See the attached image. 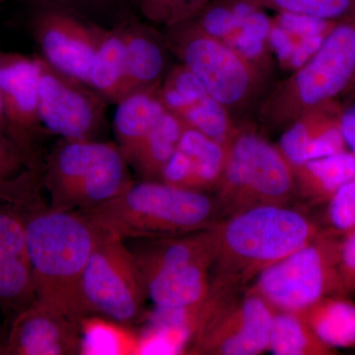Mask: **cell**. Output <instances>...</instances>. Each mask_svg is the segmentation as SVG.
<instances>
[{
  "label": "cell",
  "instance_id": "29",
  "mask_svg": "<svg viewBox=\"0 0 355 355\" xmlns=\"http://www.w3.org/2000/svg\"><path fill=\"white\" fill-rule=\"evenodd\" d=\"M209 0H132L140 19L168 28L193 19Z\"/></svg>",
  "mask_w": 355,
  "mask_h": 355
},
{
  "label": "cell",
  "instance_id": "40",
  "mask_svg": "<svg viewBox=\"0 0 355 355\" xmlns=\"http://www.w3.org/2000/svg\"><path fill=\"white\" fill-rule=\"evenodd\" d=\"M0 130L3 132L8 133V128H7L6 119H4L3 113H2L1 100H0Z\"/></svg>",
  "mask_w": 355,
  "mask_h": 355
},
{
  "label": "cell",
  "instance_id": "38",
  "mask_svg": "<svg viewBox=\"0 0 355 355\" xmlns=\"http://www.w3.org/2000/svg\"><path fill=\"white\" fill-rule=\"evenodd\" d=\"M273 24L272 18H270L265 12L263 8L254 11L253 14L249 16L242 25L240 26V31L247 33L263 41L268 42L270 36V30Z\"/></svg>",
  "mask_w": 355,
  "mask_h": 355
},
{
  "label": "cell",
  "instance_id": "24",
  "mask_svg": "<svg viewBox=\"0 0 355 355\" xmlns=\"http://www.w3.org/2000/svg\"><path fill=\"white\" fill-rule=\"evenodd\" d=\"M184 127L181 119L166 110L137 147L128 165L135 168L142 179L159 181L165 165L179 146Z\"/></svg>",
  "mask_w": 355,
  "mask_h": 355
},
{
  "label": "cell",
  "instance_id": "33",
  "mask_svg": "<svg viewBox=\"0 0 355 355\" xmlns=\"http://www.w3.org/2000/svg\"><path fill=\"white\" fill-rule=\"evenodd\" d=\"M272 19L275 24L280 26L282 29L297 40L305 37L327 35L335 24V22L331 21L287 11H279L277 15Z\"/></svg>",
  "mask_w": 355,
  "mask_h": 355
},
{
  "label": "cell",
  "instance_id": "39",
  "mask_svg": "<svg viewBox=\"0 0 355 355\" xmlns=\"http://www.w3.org/2000/svg\"><path fill=\"white\" fill-rule=\"evenodd\" d=\"M338 121L347 150L355 158V96L340 106Z\"/></svg>",
  "mask_w": 355,
  "mask_h": 355
},
{
  "label": "cell",
  "instance_id": "37",
  "mask_svg": "<svg viewBox=\"0 0 355 355\" xmlns=\"http://www.w3.org/2000/svg\"><path fill=\"white\" fill-rule=\"evenodd\" d=\"M326 36L327 35H319L298 39L284 69L293 72L303 67L317 53Z\"/></svg>",
  "mask_w": 355,
  "mask_h": 355
},
{
  "label": "cell",
  "instance_id": "5",
  "mask_svg": "<svg viewBox=\"0 0 355 355\" xmlns=\"http://www.w3.org/2000/svg\"><path fill=\"white\" fill-rule=\"evenodd\" d=\"M130 250L147 297L159 312H187L202 306L211 288L216 242L211 227L154 238Z\"/></svg>",
  "mask_w": 355,
  "mask_h": 355
},
{
  "label": "cell",
  "instance_id": "23",
  "mask_svg": "<svg viewBox=\"0 0 355 355\" xmlns=\"http://www.w3.org/2000/svg\"><path fill=\"white\" fill-rule=\"evenodd\" d=\"M297 314L331 349H354L355 302L349 296H326Z\"/></svg>",
  "mask_w": 355,
  "mask_h": 355
},
{
  "label": "cell",
  "instance_id": "17",
  "mask_svg": "<svg viewBox=\"0 0 355 355\" xmlns=\"http://www.w3.org/2000/svg\"><path fill=\"white\" fill-rule=\"evenodd\" d=\"M125 41V74L121 99L141 90H157L170 69L173 53L164 35L139 16L121 23Z\"/></svg>",
  "mask_w": 355,
  "mask_h": 355
},
{
  "label": "cell",
  "instance_id": "1",
  "mask_svg": "<svg viewBox=\"0 0 355 355\" xmlns=\"http://www.w3.org/2000/svg\"><path fill=\"white\" fill-rule=\"evenodd\" d=\"M22 214L36 303L83 321L81 282L100 230L79 211L36 209Z\"/></svg>",
  "mask_w": 355,
  "mask_h": 355
},
{
  "label": "cell",
  "instance_id": "18",
  "mask_svg": "<svg viewBox=\"0 0 355 355\" xmlns=\"http://www.w3.org/2000/svg\"><path fill=\"white\" fill-rule=\"evenodd\" d=\"M226 157L227 146L186 125L176 151L161 173L160 181L207 193L216 189Z\"/></svg>",
  "mask_w": 355,
  "mask_h": 355
},
{
  "label": "cell",
  "instance_id": "10",
  "mask_svg": "<svg viewBox=\"0 0 355 355\" xmlns=\"http://www.w3.org/2000/svg\"><path fill=\"white\" fill-rule=\"evenodd\" d=\"M165 29L172 53L210 97L230 113L253 101L261 89V73L228 44L207 36L191 20Z\"/></svg>",
  "mask_w": 355,
  "mask_h": 355
},
{
  "label": "cell",
  "instance_id": "26",
  "mask_svg": "<svg viewBox=\"0 0 355 355\" xmlns=\"http://www.w3.org/2000/svg\"><path fill=\"white\" fill-rule=\"evenodd\" d=\"M268 352L277 355H331L336 349L322 342L297 313L275 310Z\"/></svg>",
  "mask_w": 355,
  "mask_h": 355
},
{
  "label": "cell",
  "instance_id": "15",
  "mask_svg": "<svg viewBox=\"0 0 355 355\" xmlns=\"http://www.w3.org/2000/svg\"><path fill=\"white\" fill-rule=\"evenodd\" d=\"M81 324L35 303L16 314L6 349L12 355L81 354Z\"/></svg>",
  "mask_w": 355,
  "mask_h": 355
},
{
  "label": "cell",
  "instance_id": "35",
  "mask_svg": "<svg viewBox=\"0 0 355 355\" xmlns=\"http://www.w3.org/2000/svg\"><path fill=\"white\" fill-rule=\"evenodd\" d=\"M338 270L345 296L355 295V232L340 238Z\"/></svg>",
  "mask_w": 355,
  "mask_h": 355
},
{
  "label": "cell",
  "instance_id": "13",
  "mask_svg": "<svg viewBox=\"0 0 355 355\" xmlns=\"http://www.w3.org/2000/svg\"><path fill=\"white\" fill-rule=\"evenodd\" d=\"M108 102L92 89L62 76L41 58L39 116L44 130L64 139H96Z\"/></svg>",
  "mask_w": 355,
  "mask_h": 355
},
{
  "label": "cell",
  "instance_id": "7",
  "mask_svg": "<svg viewBox=\"0 0 355 355\" xmlns=\"http://www.w3.org/2000/svg\"><path fill=\"white\" fill-rule=\"evenodd\" d=\"M216 190L218 214L227 217L263 205H287L296 193L293 171L279 147L245 128H238L229 142Z\"/></svg>",
  "mask_w": 355,
  "mask_h": 355
},
{
  "label": "cell",
  "instance_id": "21",
  "mask_svg": "<svg viewBox=\"0 0 355 355\" xmlns=\"http://www.w3.org/2000/svg\"><path fill=\"white\" fill-rule=\"evenodd\" d=\"M114 132L116 146L130 162L137 147L166 112L157 90H141L116 103Z\"/></svg>",
  "mask_w": 355,
  "mask_h": 355
},
{
  "label": "cell",
  "instance_id": "3",
  "mask_svg": "<svg viewBox=\"0 0 355 355\" xmlns=\"http://www.w3.org/2000/svg\"><path fill=\"white\" fill-rule=\"evenodd\" d=\"M98 228L121 239L174 237L211 227L216 202L205 191L157 180L132 182L123 193L79 211Z\"/></svg>",
  "mask_w": 355,
  "mask_h": 355
},
{
  "label": "cell",
  "instance_id": "27",
  "mask_svg": "<svg viewBox=\"0 0 355 355\" xmlns=\"http://www.w3.org/2000/svg\"><path fill=\"white\" fill-rule=\"evenodd\" d=\"M29 7L65 11L104 28H113L135 17L132 0H27Z\"/></svg>",
  "mask_w": 355,
  "mask_h": 355
},
{
  "label": "cell",
  "instance_id": "34",
  "mask_svg": "<svg viewBox=\"0 0 355 355\" xmlns=\"http://www.w3.org/2000/svg\"><path fill=\"white\" fill-rule=\"evenodd\" d=\"M225 43L261 73L270 67V58L268 53L270 51L268 42L237 30Z\"/></svg>",
  "mask_w": 355,
  "mask_h": 355
},
{
  "label": "cell",
  "instance_id": "16",
  "mask_svg": "<svg viewBox=\"0 0 355 355\" xmlns=\"http://www.w3.org/2000/svg\"><path fill=\"white\" fill-rule=\"evenodd\" d=\"M35 303L22 214L0 207V304L18 314Z\"/></svg>",
  "mask_w": 355,
  "mask_h": 355
},
{
  "label": "cell",
  "instance_id": "22",
  "mask_svg": "<svg viewBox=\"0 0 355 355\" xmlns=\"http://www.w3.org/2000/svg\"><path fill=\"white\" fill-rule=\"evenodd\" d=\"M296 193L308 202L327 203L343 184L355 178V158L350 151L312 159L292 167Z\"/></svg>",
  "mask_w": 355,
  "mask_h": 355
},
{
  "label": "cell",
  "instance_id": "19",
  "mask_svg": "<svg viewBox=\"0 0 355 355\" xmlns=\"http://www.w3.org/2000/svg\"><path fill=\"white\" fill-rule=\"evenodd\" d=\"M340 104L314 110L284 128L280 153L292 167L347 150L338 121Z\"/></svg>",
  "mask_w": 355,
  "mask_h": 355
},
{
  "label": "cell",
  "instance_id": "11",
  "mask_svg": "<svg viewBox=\"0 0 355 355\" xmlns=\"http://www.w3.org/2000/svg\"><path fill=\"white\" fill-rule=\"evenodd\" d=\"M81 292L86 317L128 324L140 316L146 291L135 257L121 238L101 230L84 270Z\"/></svg>",
  "mask_w": 355,
  "mask_h": 355
},
{
  "label": "cell",
  "instance_id": "2",
  "mask_svg": "<svg viewBox=\"0 0 355 355\" xmlns=\"http://www.w3.org/2000/svg\"><path fill=\"white\" fill-rule=\"evenodd\" d=\"M322 231L309 217L287 205L254 207L216 222V273L211 279L236 288L246 286Z\"/></svg>",
  "mask_w": 355,
  "mask_h": 355
},
{
  "label": "cell",
  "instance_id": "6",
  "mask_svg": "<svg viewBox=\"0 0 355 355\" xmlns=\"http://www.w3.org/2000/svg\"><path fill=\"white\" fill-rule=\"evenodd\" d=\"M128 166L112 142L62 139L44 162L51 209L84 211L116 198L133 182Z\"/></svg>",
  "mask_w": 355,
  "mask_h": 355
},
{
  "label": "cell",
  "instance_id": "20",
  "mask_svg": "<svg viewBox=\"0 0 355 355\" xmlns=\"http://www.w3.org/2000/svg\"><path fill=\"white\" fill-rule=\"evenodd\" d=\"M39 153L0 130V200L22 207L35 200L43 180Z\"/></svg>",
  "mask_w": 355,
  "mask_h": 355
},
{
  "label": "cell",
  "instance_id": "14",
  "mask_svg": "<svg viewBox=\"0 0 355 355\" xmlns=\"http://www.w3.org/2000/svg\"><path fill=\"white\" fill-rule=\"evenodd\" d=\"M40 76L41 58L0 53V100L8 132L36 151L42 133L48 132L39 116Z\"/></svg>",
  "mask_w": 355,
  "mask_h": 355
},
{
  "label": "cell",
  "instance_id": "41",
  "mask_svg": "<svg viewBox=\"0 0 355 355\" xmlns=\"http://www.w3.org/2000/svg\"><path fill=\"white\" fill-rule=\"evenodd\" d=\"M2 1H3V0H0V4H1Z\"/></svg>",
  "mask_w": 355,
  "mask_h": 355
},
{
  "label": "cell",
  "instance_id": "25",
  "mask_svg": "<svg viewBox=\"0 0 355 355\" xmlns=\"http://www.w3.org/2000/svg\"><path fill=\"white\" fill-rule=\"evenodd\" d=\"M125 74V41L121 24L106 28L96 51L89 87L108 103L116 104L121 99Z\"/></svg>",
  "mask_w": 355,
  "mask_h": 355
},
{
  "label": "cell",
  "instance_id": "30",
  "mask_svg": "<svg viewBox=\"0 0 355 355\" xmlns=\"http://www.w3.org/2000/svg\"><path fill=\"white\" fill-rule=\"evenodd\" d=\"M261 8L305 14L336 22L355 13V0H254Z\"/></svg>",
  "mask_w": 355,
  "mask_h": 355
},
{
  "label": "cell",
  "instance_id": "9",
  "mask_svg": "<svg viewBox=\"0 0 355 355\" xmlns=\"http://www.w3.org/2000/svg\"><path fill=\"white\" fill-rule=\"evenodd\" d=\"M235 291L211 286L188 354L257 355L268 352L275 310L254 291H248L243 298H236Z\"/></svg>",
  "mask_w": 355,
  "mask_h": 355
},
{
  "label": "cell",
  "instance_id": "12",
  "mask_svg": "<svg viewBox=\"0 0 355 355\" xmlns=\"http://www.w3.org/2000/svg\"><path fill=\"white\" fill-rule=\"evenodd\" d=\"M30 10V27L41 58L62 76L89 87L93 60L106 28L58 9Z\"/></svg>",
  "mask_w": 355,
  "mask_h": 355
},
{
  "label": "cell",
  "instance_id": "28",
  "mask_svg": "<svg viewBox=\"0 0 355 355\" xmlns=\"http://www.w3.org/2000/svg\"><path fill=\"white\" fill-rule=\"evenodd\" d=\"M178 118L187 127L195 128L225 146L238 130L230 112L209 95L191 105Z\"/></svg>",
  "mask_w": 355,
  "mask_h": 355
},
{
  "label": "cell",
  "instance_id": "8",
  "mask_svg": "<svg viewBox=\"0 0 355 355\" xmlns=\"http://www.w3.org/2000/svg\"><path fill=\"white\" fill-rule=\"evenodd\" d=\"M340 243L338 236L322 231L305 246L261 272L250 291L273 309L294 313L326 296L345 295L338 270Z\"/></svg>",
  "mask_w": 355,
  "mask_h": 355
},
{
  "label": "cell",
  "instance_id": "32",
  "mask_svg": "<svg viewBox=\"0 0 355 355\" xmlns=\"http://www.w3.org/2000/svg\"><path fill=\"white\" fill-rule=\"evenodd\" d=\"M191 20L200 31L219 41H227L237 31V23L227 0L209 2Z\"/></svg>",
  "mask_w": 355,
  "mask_h": 355
},
{
  "label": "cell",
  "instance_id": "4",
  "mask_svg": "<svg viewBox=\"0 0 355 355\" xmlns=\"http://www.w3.org/2000/svg\"><path fill=\"white\" fill-rule=\"evenodd\" d=\"M355 93V13L335 24L317 53L280 83L261 108L268 128H284L314 110Z\"/></svg>",
  "mask_w": 355,
  "mask_h": 355
},
{
  "label": "cell",
  "instance_id": "31",
  "mask_svg": "<svg viewBox=\"0 0 355 355\" xmlns=\"http://www.w3.org/2000/svg\"><path fill=\"white\" fill-rule=\"evenodd\" d=\"M327 205L329 232L340 238L355 232V178L343 184Z\"/></svg>",
  "mask_w": 355,
  "mask_h": 355
},
{
  "label": "cell",
  "instance_id": "36",
  "mask_svg": "<svg viewBox=\"0 0 355 355\" xmlns=\"http://www.w3.org/2000/svg\"><path fill=\"white\" fill-rule=\"evenodd\" d=\"M273 20V19H272ZM297 39L291 36L286 30L273 22L270 36L268 39V49L270 53L275 55V60L280 67L286 69L287 62L292 55V51L295 46Z\"/></svg>",
  "mask_w": 355,
  "mask_h": 355
}]
</instances>
